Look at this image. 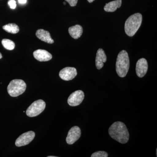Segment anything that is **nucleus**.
<instances>
[{
	"label": "nucleus",
	"instance_id": "1",
	"mask_svg": "<svg viewBox=\"0 0 157 157\" xmlns=\"http://www.w3.org/2000/svg\"><path fill=\"white\" fill-rule=\"evenodd\" d=\"M109 134L113 139L121 144H125L129 139V134L126 126L122 122H115L109 129Z\"/></svg>",
	"mask_w": 157,
	"mask_h": 157
},
{
	"label": "nucleus",
	"instance_id": "2",
	"mask_svg": "<svg viewBox=\"0 0 157 157\" xmlns=\"http://www.w3.org/2000/svg\"><path fill=\"white\" fill-rule=\"evenodd\" d=\"M116 67L117 73L120 77L123 78L126 76L130 67V60L125 50L121 51L118 55Z\"/></svg>",
	"mask_w": 157,
	"mask_h": 157
},
{
	"label": "nucleus",
	"instance_id": "3",
	"mask_svg": "<svg viewBox=\"0 0 157 157\" xmlns=\"http://www.w3.org/2000/svg\"><path fill=\"white\" fill-rule=\"evenodd\" d=\"M142 21V16L140 13H136L130 16L125 23V32L127 35L130 37L134 36L140 27Z\"/></svg>",
	"mask_w": 157,
	"mask_h": 157
},
{
	"label": "nucleus",
	"instance_id": "4",
	"mask_svg": "<svg viewBox=\"0 0 157 157\" xmlns=\"http://www.w3.org/2000/svg\"><path fill=\"white\" fill-rule=\"evenodd\" d=\"M26 89V84L23 80L15 79L10 82L7 90L11 97H17L22 94Z\"/></svg>",
	"mask_w": 157,
	"mask_h": 157
},
{
	"label": "nucleus",
	"instance_id": "5",
	"mask_svg": "<svg viewBox=\"0 0 157 157\" xmlns=\"http://www.w3.org/2000/svg\"><path fill=\"white\" fill-rule=\"evenodd\" d=\"M46 104L43 100H39L32 103L26 111L29 117H35L42 113L45 108Z\"/></svg>",
	"mask_w": 157,
	"mask_h": 157
},
{
	"label": "nucleus",
	"instance_id": "6",
	"mask_svg": "<svg viewBox=\"0 0 157 157\" xmlns=\"http://www.w3.org/2000/svg\"><path fill=\"white\" fill-rule=\"evenodd\" d=\"M35 137V133L33 131L25 132L20 135L15 141V145L17 147L25 146L33 141Z\"/></svg>",
	"mask_w": 157,
	"mask_h": 157
},
{
	"label": "nucleus",
	"instance_id": "7",
	"mask_svg": "<svg viewBox=\"0 0 157 157\" xmlns=\"http://www.w3.org/2000/svg\"><path fill=\"white\" fill-rule=\"evenodd\" d=\"M84 98V94L82 91L77 90L72 93L68 99V103L72 107L78 106L81 104Z\"/></svg>",
	"mask_w": 157,
	"mask_h": 157
},
{
	"label": "nucleus",
	"instance_id": "8",
	"mask_svg": "<svg viewBox=\"0 0 157 157\" xmlns=\"http://www.w3.org/2000/svg\"><path fill=\"white\" fill-rule=\"evenodd\" d=\"M77 74L76 68L67 67L62 69L60 71L59 76L63 80L69 81L75 78Z\"/></svg>",
	"mask_w": 157,
	"mask_h": 157
},
{
	"label": "nucleus",
	"instance_id": "9",
	"mask_svg": "<svg viewBox=\"0 0 157 157\" xmlns=\"http://www.w3.org/2000/svg\"><path fill=\"white\" fill-rule=\"evenodd\" d=\"M81 130L79 127H73L70 129L68 134L66 141L69 144H73L80 138L81 136Z\"/></svg>",
	"mask_w": 157,
	"mask_h": 157
},
{
	"label": "nucleus",
	"instance_id": "10",
	"mask_svg": "<svg viewBox=\"0 0 157 157\" xmlns=\"http://www.w3.org/2000/svg\"><path fill=\"white\" fill-rule=\"evenodd\" d=\"M148 70V64L146 59L141 58L137 61L136 64V71L137 76L142 78L146 75Z\"/></svg>",
	"mask_w": 157,
	"mask_h": 157
},
{
	"label": "nucleus",
	"instance_id": "11",
	"mask_svg": "<svg viewBox=\"0 0 157 157\" xmlns=\"http://www.w3.org/2000/svg\"><path fill=\"white\" fill-rule=\"evenodd\" d=\"M34 58L40 62H46L52 59V55L46 50L38 49L33 52Z\"/></svg>",
	"mask_w": 157,
	"mask_h": 157
},
{
	"label": "nucleus",
	"instance_id": "12",
	"mask_svg": "<svg viewBox=\"0 0 157 157\" xmlns=\"http://www.w3.org/2000/svg\"><path fill=\"white\" fill-rule=\"evenodd\" d=\"M107 57L104 50L99 48L98 50L96 57V67L98 70L103 67L104 63L107 61Z\"/></svg>",
	"mask_w": 157,
	"mask_h": 157
},
{
	"label": "nucleus",
	"instance_id": "13",
	"mask_svg": "<svg viewBox=\"0 0 157 157\" xmlns=\"http://www.w3.org/2000/svg\"><path fill=\"white\" fill-rule=\"evenodd\" d=\"M36 36L39 39L46 43L52 44L54 42L51 37L50 33L42 29H39L36 31Z\"/></svg>",
	"mask_w": 157,
	"mask_h": 157
},
{
	"label": "nucleus",
	"instance_id": "14",
	"mask_svg": "<svg viewBox=\"0 0 157 157\" xmlns=\"http://www.w3.org/2000/svg\"><path fill=\"white\" fill-rule=\"evenodd\" d=\"M83 32V29L81 26L76 25L69 28V33L71 37L76 39L81 37Z\"/></svg>",
	"mask_w": 157,
	"mask_h": 157
},
{
	"label": "nucleus",
	"instance_id": "15",
	"mask_svg": "<svg viewBox=\"0 0 157 157\" xmlns=\"http://www.w3.org/2000/svg\"><path fill=\"white\" fill-rule=\"evenodd\" d=\"M122 0H115L106 4L104 9L107 12H114L121 6Z\"/></svg>",
	"mask_w": 157,
	"mask_h": 157
},
{
	"label": "nucleus",
	"instance_id": "16",
	"mask_svg": "<svg viewBox=\"0 0 157 157\" xmlns=\"http://www.w3.org/2000/svg\"><path fill=\"white\" fill-rule=\"evenodd\" d=\"M3 29L11 34H16L19 31V28L17 25L14 23H10L3 26Z\"/></svg>",
	"mask_w": 157,
	"mask_h": 157
},
{
	"label": "nucleus",
	"instance_id": "17",
	"mask_svg": "<svg viewBox=\"0 0 157 157\" xmlns=\"http://www.w3.org/2000/svg\"><path fill=\"white\" fill-rule=\"evenodd\" d=\"M2 43L4 48L7 50H12L15 48V44L14 42L10 39H3Z\"/></svg>",
	"mask_w": 157,
	"mask_h": 157
},
{
	"label": "nucleus",
	"instance_id": "18",
	"mask_svg": "<svg viewBox=\"0 0 157 157\" xmlns=\"http://www.w3.org/2000/svg\"><path fill=\"white\" fill-rule=\"evenodd\" d=\"M91 157H107L108 154L106 152L99 151L94 153L91 156Z\"/></svg>",
	"mask_w": 157,
	"mask_h": 157
},
{
	"label": "nucleus",
	"instance_id": "19",
	"mask_svg": "<svg viewBox=\"0 0 157 157\" xmlns=\"http://www.w3.org/2000/svg\"><path fill=\"white\" fill-rule=\"evenodd\" d=\"M8 4L11 9H14L16 8V2L15 0H9Z\"/></svg>",
	"mask_w": 157,
	"mask_h": 157
},
{
	"label": "nucleus",
	"instance_id": "20",
	"mask_svg": "<svg viewBox=\"0 0 157 157\" xmlns=\"http://www.w3.org/2000/svg\"><path fill=\"white\" fill-rule=\"evenodd\" d=\"M65 1L68 2L71 7H74V6H76L77 2H78V0H65Z\"/></svg>",
	"mask_w": 157,
	"mask_h": 157
},
{
	"label": "nucleus",
	"instance_id": "21",
	"mask_svg": "<svg viewBox=\"0 0 157 157\" xmlns=\"http://www.w3.org/2000/svg\"><path fill=\"white\" fill-rule=\"evenodd\" d=\"M18 3L20 4H25L27 2V0H18Z\"/></svg>",
	"mask_w": 157,
	"mask_h": 157
},
{
	"label": "nucleus",
	"instance_id": "22",
	"mask_svg": "<svg viewBox=\"0 0 157 157\" xmlns=\"http://www.w3.org/2000/svg\"><path fill=\"white\" fill-rule=\"evenodd\" d=\"M94 0H87L88 2L89 3H92L93 2Z\"/></svg>",
	"mask_w": 157,
	"mask_h": 157
},
{
	"label": "nucleus",
	"instance_id": "23",
	"mask_svg": "<svg viewBox=\"0 0 157 157\" xmlns=\"http://www.w3.org/2000/svg\"><path fill=\"white\" fill-rule=\"evenodd\" d=\"M2 58V54L0 52V59H1Z\"/></svg>",
	"mask_w": 157,
	"mask_h": 157
},
{
	"label": "nucleus",
	"instance_id": "24",
	"mask_svg": "<svg viewBox=\"0 0 157 157\" xmlns=\"http://www.w3.org/2000/svg\"><path fill=\"white\" fill-rule=\"evenodd\" d=\"M56 156H48V157H55Z\"/></svg>",
	"mask_w": 157,
	"mask_h": 157
},
{
	"label": "nucleus",
	"instance_id": "25",
	"mask_svg": "<svg viewBox=\"0 0 157 157\" xmlns=\"http://www.w3.org/2000/svg\"><path fill=\"white\" fill-rule=\"evenodd\" d=\"M63 4H64V5H66V3H65V2H64V3H63Z\"/></svg>",
	"mask_w": 157,
	"mask_h": 157
}]
</instances>
